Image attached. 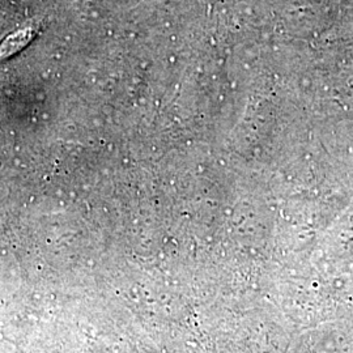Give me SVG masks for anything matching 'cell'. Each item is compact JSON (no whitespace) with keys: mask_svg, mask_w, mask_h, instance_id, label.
<instances>
[{"mask_svg":"<svg viewBox=\"0 0 353 353\" xmlns=\"http://www.w3.org/2000/svg\"><path fill=\"white\" fill-rule=\"evenodd\" d=\"M33 34V29L32 28H26L23 29L21 32H17L3 43V46L0 48V58H7L8 55L13 54L17 49L24 48L26 43L29 42V39L32 38Z\"/></svg>","mask_w":353,"mask_h":353,"instance_id":"1","label":"cell"}]
</instances>
